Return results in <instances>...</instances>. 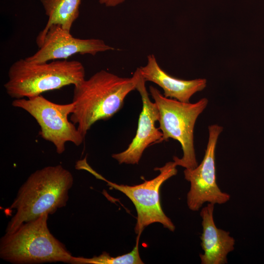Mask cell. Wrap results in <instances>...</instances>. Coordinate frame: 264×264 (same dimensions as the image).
I'll return each mask as SVG.
<instances>
[{"label":"cell","mask_w":264,"mask_h":264,"mask_svg":"<svg viewBox=\"0 0 264 264\" xmlns=\"http://www.w3.org/2000/svg\"><path fill=\"white\" fill-rule=\"evenodd\" d=\"M136 78L119 77L105 70L74 85V110L70 120L85 137L95 122L107 120L123 107L127 95L136 89Z\"/></svg>","instance_id":"2"},{"label":"cell","mask_w":264,"mask_h":264,"mask_svg":"<svg viewBox=\"0 0 264 264\" xmlns=\"http://www.w3.org/2000/svg\"><path fill=\"white\" fill-rule=\"evenodd\" d=\"M136 78V89L142 102L136 132L131 143L125 151L114 154L112 157L119 164H137L145 150L152 144L162 142L163 134L155 122L159 119V111L156 104L151 101L145 86L146 81L139 68L133 73Z\"/></svg>","instance_id":"10"},{"label":"cell","mask_w":264,"mask_h":264,"mask_svg":"<svg viewBox=\"0 0 264 264\" xmlns=\"http://www.w3.org/2000/svg\"><path fill=\"white\" fill-rule=\"evenodd\" d=\"M36 41L39 50L25 58L36 63L67 59L76 54L94 56L99 52L114 49L101 39L75 38L70 31L57 24L51 25L45 31L42 30Z\"/></svg>","instance_id":"9"},{"label":"cell","mask_w":264,"mask_h":264,"mask_svg":"<svg viewBox=\"0 0 264 264\" xmlns=\"http://www.w3.org/2000/svg\"><path fill=\"white\" fill-rule=\"evenodd\" d=\"M214 204L208 203L200 213L202 231L200 236L202 264L227 263V255L235 248V240L230 233L217 227L214 220Z\"/></svg>","instance_id":"11"},{"label":"cell","mask_w":264,"mask_h":264,"mask_svg":"<svg viewBox=\"0 0 264 264\" xmlns=\"http://www.w3.org/2000/svg\"><path fill=\"white\" fill-rule=\"evenodd\" d=\"M176 166L174 161L168 162L163 167L154 169L160 172L157 176L134 186L119 185L110 182L95 172L88 165L85 169L97 178L106 181L110 187L123 193L132 201L137 212L134 230L138 235L141 234L146 227L154 223H160L170 231H175V225L161 208L159 193L162 184L176 175Z\"/></svg>","instance_id":"7"},{"label":"cell","mask_w":264,"mask_h":264,"mask_svg":"<svg viewBox=\"0 0 264 264\" xmlns=\"http://www.w3.org/2000/svg\"><path fill=\"white\" fill-rule=\"evenodd\" d=\"M73 181L72 174L61 165L46 166L31 174L9 207L16 212L5 232H13L24 222L65 207Z\"/></svg>","instance_id":"1"},{"label":"cell","mask_w":264,"mask_h":264,"mask_svg":"<svg viewBox=\"0 0 264 264\" xmlns=\"http://www.w3.org/2000/svg\"><path fill=\"white\" fill-rule=\"evenodd\" d=\"M146 81L155 83L162 88L165 97L189 103L190 98L206 86L205 79L184 80L173 77L165 72L157 62L153 54L147 56V63L139 67Z\"/></svg>","instance_id":"12"},{"label":"cell","mask_w":264,"mask_h":264,"mask_svg":"<svg viewBox=\"0 0 264 264\" xmlns=\"http://www.w3.org/2000/svg\"><path fill=\"white\" fill-rule=\"evenodd\" d=\"M222 130L217 124L208 127V141L203 160L197 167L184 171L185 179L190 183L187 204L193 211H198L205 202L222 204L230 200V195L221 191L216 181L215 150Z\"/></svg>","instance_id":"8"},{"label":"cell","mask_w":264,"mask_h":264,"mask_svg":"<svg viewBox=\"0 0 264 264\" xmlns=\"http://www.w3.org/2000/svg\"><path fill=\"white\" fill-rule=\"evenodd\" d=\"M8 77L4 84L8 95L15 99L29 98L66 86L75 85L85 79V69L76 60L36 63L25 58L10 66Z\"/></svg>","instance_id":"3"},{"label":"cell","mask_w":264,"mask_h":264,"mask_svg":"<svg viewBox=\"0 0 264 264\" xmlns=\"http://www.w3.org/2000/svg\"><path fill=\"white\" fill-rule=\"evenodd\" d=\"M149 90L159 111V129L163 134L162 141L173 138L181 144L182 157L174 156V162L185 169L197 167L194 130L197 119L207 106L208 99L203 98L195 103H185L165 97L152 86Z\"/></svg>","instance_id":"5"},{"label":"cell","mask_w":264,"mask_h":264,"mask_svg":"<svg viewBox=\"0 0 264 264\" xmlns=\"http://www.w3.org/2000/svg\"><path fill=\"white\" fill-rule=\"evenodd\" d=\"M82 0H40L48 21L42 31L53 24L70 31L79 15Z\"/></svg>","instance_id":"13"},{"label":"cell","mask_w":264,"mask_h":264,"mask_svg":"<svg viewBox=\"0 0 264 264\" xmlns=\"http://www.w3.org/2000/svg\"><path fill=\"white\" fill-rule=\"evenodd\" d=\"M125 0H99L101 4L106 7H115L125 1Z\"/></svg>","instance_id":"15"},{"label":"cell","mask_w":264,"mask_h":264,"mask_svg":"<svg viewBox=\"0 0 264 264\" xmlns=\"http://www.w3.org/2000/svg\"><path fill=\"white\" fill-rule=\"evenodd\" d=\"M48 214L24 222L0 240V257L17 264L63 262L73 257L65 245L50 233Z\"/></svg>","instance_id":"4"},{"label":"cell","mask_w":264,"mask_h":264,"mask_svg":"<svg viewBox=\"0 0 264 264\" xmlns=\"http://www.w3.org/2000/svg\"><path fill=\"white\" fill-rule=\"evenodd\" d=\"M12 105L30 114L40 127L39 134L44 140L52 143L58 154L63 153L67 142L80 145L85 137L77 127L68 120L74 104L52 102L40 95L29 98L15 99Z\"/></svg>","instance_id":"6"},{"label":"cell","mask_w":264,"mask_h":264,"mask_svg":"<svg viewBox=\"0 0 264 264\" xmlns=\"http://www.w3.org/2000/svg\"><path fill=\"white\" fill-rule=\"evenodd\" d=\"M140 235L138 234L136 244L129 253L115 257L110 256L106 252H103L99 256H95L91 258L73 256L70 263L74 264H143L144 262L141 259L138 249Z\"/></svg>","instance_id":"14"}]
</instances>
